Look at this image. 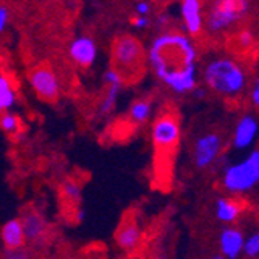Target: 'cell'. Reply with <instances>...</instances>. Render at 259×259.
<instances>
[{"mask_svg": "<svg viewBox=\"0 0 259 259\" xmlns=\"http://www.w3.org/2000/svg\"><path fill=\"white\" fill-rule=\"evenodd\" d=\"M244 234L239 228L234 227H225L221 231V251L224 259H238L242 254L244 247Z\"/></svg>", "mask_w": 259, "mask_h": 259, "instance_id": "7c38bea8", "label": "cell"}, {"mask_svg": "<svg viewBox=\"0 0 259 259\" xmlns=\"http://www.w3.org/2000/svg\"><path fill=\"white\" fill-rule=\"evenodd\" d=\"M149 17H140V16H135L134 17V20H132V25H134V28H137V30H145V28H148L149 27Z\"/></svg>", "mask_w": 259, "mask_h": 259, "instance_id": "4316f807", "label": "cell"}, {"mask_svg": "<svg viewBox=\"0 0 259 259\" xmlns=\"http://www.w3.org/2000/svg\"><path fill=\"white\" fill-rule=\"evenodd\" d=\"M259 132V124L257 120L253 115H244L242 118H239V121L234 126V132H233V146L244 151L248 149L254 145L256 137Z\"/></svg>", "mask_w": 259, "mask_h": 259, "instance_id": "8fae6325", "label": "cell"}, {"mask_svg": "<svg viewBox=\"0 0 259 259\" xmlns=\"http://www.w3.org/2000/svg\"><path fill=\"white\" fill-rule=\"evenodd\" d=\"M135 13L140 17H148L149 13H151V5L148 2H138L135 5Z\"/></svg>", "mask_w": 259, "mask_h": 259, "instance_id": "484cf974", "label": "cell"}, {"mask_svg": "<svg viewBox=\"0 0 259 259\" xmlns=\"http://www.w3.org/2000/svg\"><path fill=\"white\" fill-rule=\"evenodd\" d=\"M25 241H39L45 234V221L36 211H30L20 219Z\"/></svg>", "mask_w": 259, "mask_h": 259, "instance_id": "9a60e30c", "label": "cell"}, {"mask_svg": "<svg viewBox=\"0 0 259 259\" xmlns=\"http://www.w3.org/2000/svg\"><path fill=\"white\" fill-rule=\"evenodd\" d=\"M242 253H245L248 257H257L259 254V233H253L247 239H244Z\"/></svg>", "mask_w": 259, "mask_h": 259, "instance_id": "44dd1931", "label": "cell"}, {"mask_svg": "<svg viewBox=\"0 0 259 259\" xmlns=\"http://www.w3.org/2000/svg\"><path fill=\"white\" fill-rule=\"evenodd\" d=\"M141 236H143V233H141V228L137 222L134 221H126L118 233H116V242H118V245L126 250V251H131V250H135L141 241Z\"/></svg>", "mask_w": 259, "mask_h": 259, "instance_id": "5bb4252c", "label": "cell"}, {"mask_svg": "<svg viewBox=\"0 0 259 259\" xmlns=\"http://www.w3.org/2000/svg\"><path fill=\"white\" fill-rule=\"evenodd\" d=\"M8 22H10V11L7 7L0 5V33H4L7 30Z\"/></svg>", "mask_w": 259, "mask_h": 259, "instance_id": "d4e9b609", "label": "cell"}, {"mask_svg": "<svg viewBox=\"0 0 259 259\" xmlns=\"http://www.w3.org/2000/svg\"><path fill=\"white\" fill-rule=\"evenodd\" d=\"M250 11L247 0H219L213 4L205 19V27L209 33H224L242 20Z\"/></svg>", "mask_w": 259, "mask_h": 259, "instance_id": "277c9868", "label": "cell"}, {"mask_svg": "<svg viewBox=\"0 0 259 259\" xmlns=\"http://www.w3.org/2000/svg\"><path fill=\"white\" fill-rule=\"evenodd\" d=\"M0 238H2V242L8 248V251L22 248L25 238H23L20 219H10L8 222H5L2 225V230H0Z\"/></svg>", "mask_w": 259, "mask_h": 259, "instance_id": "4fadbf2b", "label": "cell"}, {"mask_svg": "<svg viewBox=\"0 0 259 259\" xmlns=\"http://www.w3.org/2000/svg\"><path fill=\"white\" fill-rule=\"evenodd\" d=\"M120 90L121 87H107L100 104V112L103 115L113 112V109L116 107V101H118V97H120Z\"/></svg>", "mask_w": 259, "mask_h": 259, "instance_id": "d6986e66", "label": "cell"}, {"mask_svg": "<svg viewBox=\"0 0 259 259\" xmlns=\"http://www.w3.org/2000/svg\"><path fill=\"white\" fill-rule=\"evenodd\" d=\"M30 84L36 92V95L47 101L56 100L61 90V82L58 75L49 67H39L33 70L30 75Z\"/></svg>", "mask_w": 259, "mask_h": 259, "instance_id": "52a82bcc", "label": "cell"}, {"mask_svg": "<svg viewBox=\"0 0 259 259\" xmlns=\"http://www.w3.org/2000/svg\"><path fill=\"white\" fill-rule=\"evenodd\" d=\"M224 148L222 137L218 132H206L200 135L193 148V160L199 169H208L218 161Z\"/></svg>", "mask_w": 259, "mask_h": 259, "instance_id": "8992f818", "label": "cell"}, {"mask_svg": "<svg viewBox=\"0 0 259 259\" xmlns=\"http://www.w3.org/2000/svg\"><path fill=\"white\" fill-rule=\"evenodd\" d=\"M7 259H30L27 251L23 248H19V250H10L7 251Z\"/></svg>", "mask_w": 259, "mask_h": 259, "instance_id": "83f0119b", "label": "cell"}, {"mask_svg": "<svg viewBox=\"0 0 259 259\" xmlns=\"http://www.w3.org/2000/svg\"><path fill=\"white\" fill-rule=\"evenodd\" d=\"M152 141L157 148H172L180 140V126L174 116L164 115L152 124Z\"/></svg>", "mask_w": 259, "mask_h": 259, "instance_id": "ba28073f", "label": "cell"}, {"mask_svg": "<svg viewBox=\"0 0 259 259\" xmlns=\"http://www.w3.org/2000/svg\"><path fill=\"white\" fill-rule=\"evenodd\" d=\"M236 44H238V49L241 50H250L253 49L254 45V34L251 30H241L238 34H236Z\"/></svg>", "mask_w": 259, "mask_h": 259, "instance_id": "cb8c5ba5", "label": "cell"}, {"mask_svg": "<svg viewBox=\"0 0 259 259\" xmlns=\"http://www.w3.org/2000/svg\"><path fill=\"white\" fill-rule=\"evenodd\" d=\"M206 87L224 98H236L245 90L248 76L245 68L230 58H216L203 68Z\"/></svg>", "mask_w": 259, "mask_h": 259, "instance_id": "7a4b0ae2", "label": "cell"}, {"mask_svg": "<svg viewBox=\"0 0 259 259\" xmlns=\"http://www.w3.org/2000/svg\"><path fill=\"white\" fill-rule=\"evenodd\" d=\"M62 196L68 202L78 203L81 200V185L75 180H65L62 183Z\"/></svg>", "mask_w": 259, "mask_h": 259, "instance_id": "ffe728a7", "label": "cell"}, {"mask_svg": "<svg viewBox=\"0 0 259 259\" xmlns=\"http://www.w3.org/2000/svg\"><path fill=\"white\" fill-rule=\"evenodd\" d=\"M180 14L185 30L190 36H197L205 28L203 5L199 0H183L180 4Z\"/></svg>", "mask_w": 259, "mask_h": 259, "instance_id": "30bf717a", "label": "cell"}, {"mask_svg": "<svg viewBox=\"0 0 259 259\" xmlns=\"http://www.w3.org/2000/svg\"><path fill=\"white\" fill-rule=\"evenodd\" d=\"M68 55L72 61L81 67H92L98 58L97 42L90 36H78L68 47Z\"/></svg>", "mask_w": 259, "mask_h": 259, "instance_id": "9c48e42d", "label": "cell"}, {"mask_svg": "<svg viewBox=\"0 0 259 259\" xmlns=\"http://www.w3.org/2000/svg\"><path fill=\"white\" fill-rule=\"evenodd\" d=\"M84 218H85V214H84V211L82 209H79L78 213H76V219L79 221V222H82L84 221Z\"/></svg>", "mask_w": 259, "mask_h": 259, "instance_id": "f546056e", "label": "cell"}, {"mask_svg": "<svg viewBox=\"0 0 259 259\" xmlns=\"http://www.w3.org/2000/svg\"><path fill=\"white\" fill-rule=\"evenodd\" d=\"M250 98H251L254 107H257V106H259V84H257V82L253 85V89H251V92H250Z\"/></svg>", "mask_w": 259, "mask_h": 259, "instance_id": "f1b7e54d", "label": "cell"}, {"mask_svg": "<svg viewBox=\"0 0 259 259\" xmlns=\"http://www.w3.org/2000/svg\"><path fill=\"white\" fill-rule=\"evenodd\" d=\"M241 214V205L227 197H221L216 200V218L224 222V224H231L234 222Z\"/></svg>", "mask_w": 259, "mask_h": 259, "instance_id": "2e32d148", "label": "cell"}, {"mask_svg": "<svg viewBox=\"0 0 259 259\" xmlns=\"http://www.w3.org/2000/svg\"><path fill=\"white\" fill-rule=\"evenodd\" d=\"M16 104V92L13 90L11 81L0 75V106H2L4 110L11 109Z\"/></svg>", "mask_w": 259, "mask_h": 259, "instance_id": "ac0fdd59", "label": "cell"}, {"mask_svg": "<svg viewBox=\"0 0 259 259\" xmlns=\"http://www.w3.org/2000/svg\"><path fill=\"white\" fill-rule=\"evenodd\" d=\"M213 259H224L222 256H216V257H213Z\"/></svg>", "mask_w": 259, "mask_h": 259, "instance_id": "4dcf8cb0", "label": "cell"}, {"mask_svg": "<svg viewBox=\"0 0 259 259\" xmlns=\"http://www.w3.org/2000/svg\"><path fill=\"white\" fill-rule=\"evenodd\" d=\"M0 127H2L5 132L8 134H14L19 131V120L17 116L10 113V112H4L0 115Z\"/></svg>", "mask_w": 259, "mask_h": 259, "instance_id": "7402d4cb", "label": "cell"}, {"mask_svg": "<svg viewBox=\"0 0 259 259\" xmlns=\"http://www.w3.org/2000/svg\"><path fill=\"white\" fill-rule=\"evenodd\" d=\"M151 113H152V104L146 100H137L135 103H132L129 109L131 120L137 124L146 123L151 118Z\"/></svg>", "mask_w": 259, "mask_h": 259, "instance_id": "e0dca14e", "label": "cell"}, {"mask_svg": "<svg viewBox=\"0 0 259 259\" xmlns=\"http://www.w3.org/2000/svg\"><path fill=\"white\" fill-rule=\"evenodd\" d=\"M103 81L107 87H121L124 76L118 72L116 68H109L103 75Z\"/></svg>", "mask_w": 259, "mask_h": 259, "instance_id": "603a6c76", "label": "cell"}, {"mask_svg": "<svg viewBox=\"0 0 259 259\" xmlns=\"http://www.w3.org/2000/svg\"><path fill=\"white\" fill-rule=\"evenodd\" d=\"M259 182V151H251L244 160L225 168L222 185L231 194H245Z\"/></svg>", "mask_w": 259, "mask_h": 259, "instance_id": "3957f363", "label": "cell"}, {"mask_svg": "<svg viewBox=\"0 0 259 259\" xmlns=\"http://www.w3.org/2000/svg\"><path fill=\"white\" fill-rule=\"evenodd\" d=\"M148 61L155 76L177 95L197 89V49L190 36L182 33L157 36L148 52Z\"/></svg>", "mask_w": 259, "mask_h": 259, "instance_id": "6da1fadb", "label": "cell"}, {"mask_svg": "<svg viewBox=\"0 0 259 259\" xmlns=\"http://www.w3.org/2000/svg\"><path fill=\"white\" fill-rule=\"evenodd\" d=\"M143 47L132 36H121L113 44V62L118 72L121 70H135L143 61Z\"/></svg>", "mask_w": 259, "mask_h": 259, "instance_id": "5b68a950", "label": "cell"}]
</instances>
